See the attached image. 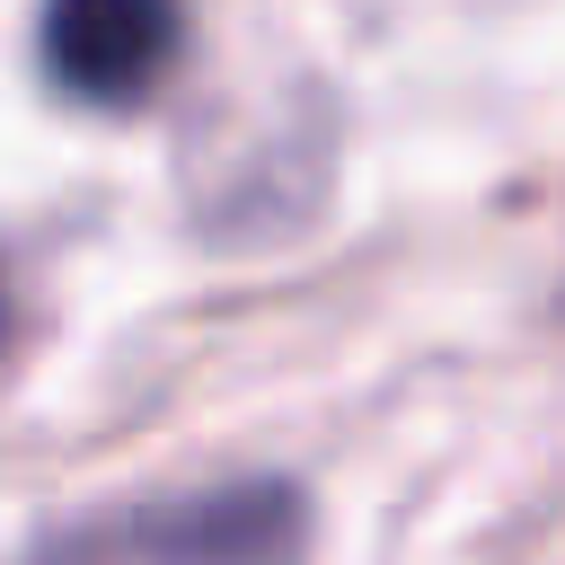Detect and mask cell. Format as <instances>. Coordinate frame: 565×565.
<instances>
[{
    "label": "cell",
    "instance_id": "obj_3",
    "mask_svg": "<svg viewBox=\"0 0 565 565\" xmlns=\"http://www.w3.org/2000/svg\"><path fill=\"white\" fill-rule=\"evenodd\" d=\"M0 362H9V291H0Z\"/></svg>",
    "mask_w": 565,
    "mask_h": 565
},
{
    "label": "cell",
    "instance_id": "obj_2",
    "mask_svg": "<svg viewBox=\"0 0 565 565\" xmlns=\"http://www.w3.org/2000/svg\"><path fill=\"white\" fill-rule=\"evenodd\" d=\"M35 53L71 106H141L185 53V0H44Z\"/></svg>",
    "mask_w": 565,
    "mask_h": 565
},
{
    "label": "cell",
    "instance_id": "obj_1",
    "mask_svg": "<svg viewBox=\"0 0 565 565\" xmlns=\"http://www.w3.org/2000/svg\"><path fill=\"white\" fill-rule=\"evenodd\" d=\"M309 503L291 477H230L194 494H159L106 521L44 539L26 565H300Z\"/></svg>",
    "mask_w": 565,
    "mask_h": 565
}]
</instances>
